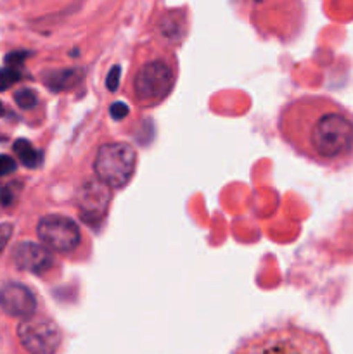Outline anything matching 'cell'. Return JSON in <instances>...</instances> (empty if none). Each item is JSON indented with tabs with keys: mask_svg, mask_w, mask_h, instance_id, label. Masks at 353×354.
Returning <instances> with one entry per match:
<instances>
[{
	"mask_svg": "<svg viewBox=\"0 0 353 354\" xmlns=\"http://www.w3.org/2000/svg\"><path fill=\"white\" fill-rule=\"evenodd\" d=\"M277 130L293 151L331 169L353 165V113L327 95H301L284 104Z\"/></svg>",
	"mask_w": 353,
	"mask_h": 354,
	"instance_id": "6da1fadb",
	"label": "cell"
},
{
	"mask_svg": "<svg viewBox=\"0 0 353 354\" xmlns=\"http://www.w3.org/2000/svg\"><path fill=\"white\" fill-rule=\"evenodd\" d=\"M176 75L179 69L172 48L156 41L138 47L128 78L130 99L141 107L158 106L172 93Z\"/></svg>",
	"mask_w": 353,
	"mask_h": 354,
	"instance_id": "7a4b0ae2",
	"label": "cell"
},
{
	"mask_svg": "<svg viewBox=\"0 0 353 354\" xmlns=\"http://www.w3.org/2000/svg\"><path fill=\"white\" fill-rule=\"evenodd\" d=\"M232 354H332L318 332L296 324H277L255 332L237 344Z\"/></svg>",
	"mask_w": 353,
	"mask_h": 354,
	"instance_id": "3957f363",
	"label": "cell"
},
{
	"mask_svg": "<svg viewBox=\"0 0 353 354\" xmlns=\"http://www.w3.org/2000/svg\"><path fill=\"white\" fill-rule=\"evenodd\" d=\"M137 166V152L127 142L100 145L93 161V171L109 189H121L132 180Z\"/></svg>",
	"mask_w": 353,
	"mask_h": 354,
	"instance_id": "277c9868",
	"label": "cell"
},
{
	"mask_svg": "<svg viewBox=\"0 0 353 354\" xmlns=\"http://www.w3.org/2000/svg\"><path fill=\"white\" fill-rule=\"evenodd\" d=\"M17 339L28 354H57L62 332L52 318L30 317L17 325Z\"/></svg>",
	"mask_w": 353,
	"mask_h": 354,
	"instance_id": "5b68a950",
	"label": "cell"
},
{
	"mask_svg": "<svg viewBox=\"0 0 353 354\" xmlns=\"http://www.w3.org/2000/svg\"><path fill=\"white\" fill-rule=\"evenodd\" d=\"M37 235L42 244L55 252L75 251L82 241V230L71 218L64 214H47L37 225Z\"/></svg>",
	"mask_w": 353,
	"mask_h": 354,
	"instance_id": "8992f818",
	"label": "cell"
},
{
	"mask_svg": "<svg viewBox=\"0 0 353 354\" xmlns=\"http://www.w3.org/2000/svg\"><path fill=\"white\" fill-rule=\"evenodd\" d=\"M111 203V189L99 178L87 180L76 194L78 213L87 223H99L104 220Z\"/></svg>",
	"mask_w": 353,
	"mask_h": 354,
	"instance_id": "52a82bcc",
	"label": "cell"
},
{
	"mask_svg": "<svg viewBox=\"0 0 353 354\" xmlns=\"http://www.w3.org/2000/svg\"><path fill=\"white\" fill-rule=\"evenodd\" d=\"M0 308L10 317L26 320L37 311V299L26 286L10 282L0 289Z\"/></svg>",
	"mask_w": 353,
	"mask_h": 354,
	"instance_id": "ba28073f",
	"label": "cell"
},
{
	"mask_svg": "<svg viewBox=\"0 0 353 354\" xmlns=\"http://www.w3.org/2000/svg\"><path fill=\"white\" fill-rule=\"evenodd\" d=\"M12 261L19 270L31 273H44L54 263L51 251L33 242H19L12 249Z\"/></svg>",
	"mask_w": 353,
	"mask_h": 354,
	"instance_id": "9c48e42d",
	"label": "cell"
},
{
	"mask_svg": "<svg viewBox=\"0 0 353 354\" xmlns=\"http://www.w3.org/2000/svg\"><path fill=\"white\" fill-rule=\"evenodd\" d=\"M185 17L176 16L175 12H168L165 16H161V19L158 21V26H156V33H158L159 41L163 47H175L180 44V40L185 35Z\"/></svg>",
	"mask_w": 353,
	"mask_h": 354,
	"instance_id": "30bf717a",
	"label": "cell"
},
{
	"mask_svg": "<svg viewBox=\"0 0 353 354\" xmlns=\"http://www.w3.org/2000/svg\"><path fill=\"white\" fill-rule=\"evenodd\" d=\"M14 152L26 168H38L42 165V152L37 151L26 138H19L14 142Z\"/></svg>",
	"mask_w": 353,
	"mask_h": 354,
	"instance_id": "8fae6325",
	"label": "cell"
},
{
	"mask_svg": "<svg viewBox=\"0 0 353 354\" xmlns=\"http://www.w3.org/2000/svg\"><path fill=\"white\" fill-rule=\"evenodd\" d=\"M23 183L21 182H2L0 183V207H12L19 199Z\"/></svg>",
	"mask_w": 353,
	"mask_h": 354,
	"instance_id": "7c38bea8",
	"label": "cell"
},
{
	"mask_svg": "<svg viewBox=\"0 0 353 354\" xmlns=\"http://www.w3.org/2000/svg\"><path fill=\"white\" fill-rule=\"evenodd\" d=\"M14 99H16L17 106H19L21 109H31V107L37 104V93L30 88H23L19 90V92H16Z\"/></svg>",
	"mask_w": 353,
	"mask_h": 354,
	"instance_id": "4fadbf2b",
	"label": "cell"
},
{
	"mask_svg": "<svg viewBox=\"0 0 353 354\" xmlns=\"http://www.w3.org/2000/svg\"><path fill=\"white\" fill-rule=\"evenodd\" d=\"M19 78H21V75L17 69L0 68V92L9 88V86L14 85V83H16Z\"/></svg>",
	"mask_w": 353,
	"mask_h": 354,
	"instance_id": "5bb4252c",
	"label": "cell"
},
{
	"mask_svg": "<svg viewBox=\"0 0 353 354\" xmlns=\"http://www.w3.org/2000/svg\"><path fill=\"white\" fill-rule=\"evenodd\" d=\"M16 169V161L10 156L0 154V178L10 175Z\"/></svg>",
	"mask_w": 353,
	"mask_h": 354,
	"instance_id": "9a60e30c",
	"label": "cell"
},
{
	"mask_svg": "<svg viewBox=\"0 0 353 354\" xmlns=\"http://www.w3.org/2000/svg\"><path fill=\"white\" fill-rule=\"evenodd\" d=\"M10 235H12V225L10 223H2L0 225V254L6 249L7 242H9Z\"/></svg>",
	"mask_w": 353,
	"mask_h": 354,
	"instance_id": "2e32d148",
	"label": "cell"
},
{
	"mask_svg": "<svg viewBox=\"0 0 353 354\" xmlns=\"http://www.w3.org/2000/svg\"><path fill=\"white\" fill-rule=\"evenodd\" d=\"M118 76H120V68H118V66H114V68L111 69V75L107 76V83H106V85L109 86V90H116Z\"/></svg>",
	"mask_w": 353,
	"mask_h": 354,
	"instance_id": "e0dca14e",
	"label": "cell"
},
{
	"mask_svg": "<svg viewBox=\"0 0 353 354\" xmlns=\"http://www.w3.org/2000/svg\"><path fill=\"white\" fill-rule=\"evenodd\" d=\"M111 114H113L116 120H120V118H123L125 114H127V107H125L123 104H113V106H111Z\"/></svg>",
	"mask_w": 353,
	"mask_h": 354,
	"instance_id": "ac0fdd59",
	"label": "cell"
},
{
	"mask_svg": "<svg viewBox=\"0 0 353 354\" xmlns=\"http://www.w3.org/2000/svg\"><path fill=\"white\" fill-rule=\"evenodd\" d=\"M6 114V107H3V104L0 102V116H3Z\"/></svg>",
	"mask_w": 353,
	"mask_h": 354,
	"instance_id": "d6986e66",
	"label": "cell"
},
{
	"mask_svg": "<svg viewBox=\"0 0 353 354\" xmlns=\"http://www.w3.org/2000/svg\"><path fill=\"white\" fill-rule=\"evenodd\" d=\"M348 221H350V225H352V230H353V213H352V216L348 218Z\"/></svg>",
	"mask_w": 353,
	"mask_h": 354,
	"instance_id": "ffe728a7",
	"label": "cell"
}]
</instances>
